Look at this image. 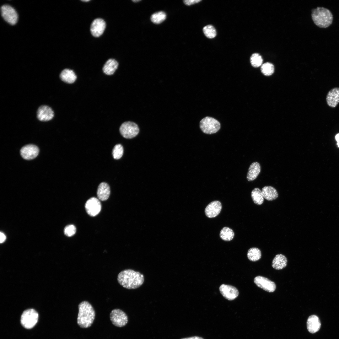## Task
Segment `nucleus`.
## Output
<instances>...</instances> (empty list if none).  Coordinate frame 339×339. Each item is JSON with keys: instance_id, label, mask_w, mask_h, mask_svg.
Masks as SVG:
<instances>
[{"instance_id": "1", "label": "nucleus", "mask_w": 339, "mask_h": 339, "mask_svg": "<svg viewBox=\"0 0 339 339\" xmlns=\"http://www.w3.org/2000/svg\"><path fill=\"white\" fill-rule=\"evenodd\" d=\"M118 283L124 288L128 289H134L139 288L144 281L143 275L138 272L132 269H126L118 274Z\"/></svg>"}, {"instance_id": "2", "label": "nucleus", "mask_w": 339, "mask_h": 339, "mask_svg": "<svg viewBox=\"0 0 339 339\" xmlns=\"http://www.w3.org/2000/svg\"><path fill=\"white\" fill-rule=\"evenodd\" d=\"M78 313L77 319L78 325L82 328L90 327L95 317V312L91 304L87 301H83L78 305Z\"/></svg>"}, {"instance_id": "33", "label": "nucleus", "mask_w": 339, "mask_h": 339, "mask_svg": "<svg viewBox=\"0 0 339 339\" xmlns=\"http://www.w3.org/2000/svg\"><path fill=\"white\" fill-rule=\"evenodd\" d=\"M200 0H186L183 1L184 3L187 5H190L201 2Z\"/></svg>"}, {"instance_id": "30", "label": "nucleus", "mask_w": 339, "mask_h": 339, "mask_svg": "<svg viewBox=\"0 0 339 339\" xmlns=\"http://www.w3.org/2000/svg\"><path fill=\"white\" fill-rule=\"evenodd\" d=\"M250 62L252 66L257 67L261 66L263 62L261 56L257 53L252 54L250 58Z\"/></svg>"}, {"instance_id": "7", "label": "nucleus", "mask_w": 339, "mask_h": 339, "mask_svg": "<svg viewBox=\"0 0 339 339\" xmlns=\"http://www.w3.org/2000/svg\"><path fill=\"white\" fill-rule=\"evenodd\" d=\"M110 317L112 324L117 327H123L126 325L128 322L127 315L124 311L119 309H114L112 310L110 314Z\"/></svg>"}, {"instance_id": "8", "label": "nucleus", "mask_w": 339, "mask_h": 339, "mask_svg": "<svg viewBox=\"0 0 339 339\" xmlns=\"http://www.w3.org/2000/svg\"><path fill=\"white\" fill-rule=\"evenodd\" d=\"M1 15L4 19L12 24H15L18 20V14L14 9L8 5H4L1 8Z\"/></svg>"}, {"instance_id": "5", "label": "nucleus", "mask_w": 339, "mask_h": 339, "mask_svg": "<svg viewBox=\"0 0 339 339\" xmlns=\"http://www.w3.org/2000/svg\"><path fill=\"white\" fill-rule=\"evenodd\" d=\"M200 127L204 133L211 134L215 133L218 131L220 128V124L215 119L207 116L201 121Z\"/></svg>"}, {"instance_id": "29", "label": "nucleus", "mask_w": 339, "mask_h": 339, "mask_svg": "<svg viewBox=\"0 0 339 339\" xmlns=\"http://www.w3.org/2000/svg\"><path fill=\"white\" fill-rule=\"evenodd\" d=\"M203 31L205 35L208 38H213L216 35V31L214 27L211 25H208L204 26Z\"/></svg>"}, {"instance_id": "24", "label": "nucleus", "mask_w": 339, "mask_h": 339, "mask_svg": "<svg viewBox=\"0 0 339 339\" xmlns=\"http://www.w3.org/2000/svg\"><path fill=\"white\" fill-rule=\"evenodd\" d=\"M251 196L254 203L257 205H261L263 202L264 198L261 191L259 188H256L252 190Z\"/></svg>"}, {"instance_id": "31", "label": "nucleus", "mask_w": 339, "mask_h": 339, "mask_svg": "<svg viewBox=\"0 0 339 339\" xmlns=\"http://www.w3.org/2000/svg\"><path fill=\"white\" fill-rule=\"evenodd\" d=\"M123 153V148L121 144H117L115 146L112 153L113 157L114 159H120L122 157Z\"/></svg>"}, {"instance_id": "25", "label": "nucleus", "mask_w": 339, "mask_h": 339, "mask_svg": "<svg viewBox=\"0 0 339 339\" xmlns=\"http://www.w3.org/2000/svg\"><path fill=\"white\" fill-rule=\"evenodd\" d=\"M220 237L223 240L230 241L232 239L234 236L233 231L228 227H224L221 230Z\"/></svg>"}, {"instance_id": "13", "label": "nucleus", "mask_w": 339, "mask_h": 339, "mask_svg": "<svg viewBox=\"0 0 339 339\" xmlns=\"http://www.w3.org/2000/svg\"><path fill=\"white\" fill-rule=\"evenodd\" d=\"M54 116V113L52 109L48 106L42 105L38 109L37 116L39 120L46 121L51 120Z\"/></svg>"}, {"instance_id": "22", "label": "nucleus", "mask_w": 339, "mask_h": 339, "mask_svg": "<svg viewBox=\"0 0 339 339\" xmlns=\"http://www.w3.org/2000/svg\"><path fill=\"white\" fill-rule=\"evenodd\" d=\"M118 63L115 59H110L105 63L103 67V72L106 75L113 74L118 68Z\"/></svg>"}, {"instance_id": "27", "label": "nucleus", "mask_w": 339, "mask_h": 339, "mask_svg": "<svg viewBox=\"0 0 339 339\" xmlns=\"http://www.w3.org/2000/svg\"><path fill=\"white\" fill-rule=\"evenodd\" d=\"M165 12L159 11L153 13L151 17V21L156 24H159L164 21L166 18Z\"/></svg>"}, {"instance_id": "20", "label": "nucleus", "mask_w": 339, "mask_h": 339, "mask_svg": "<svg viewBox=\"0 0 339 339\" xmlns=\"http://www.w3.org/2000/svg\"><path fill=\"white\" fill-rule=\"evenodd\" d=\"M261 171L260 164L257 162L252 163L250 166L247 175L249 181L255 180L258 176Z\"/></svg>"}, {"instance_id": "4", "label": "nucleus", "mask_w": 339, "mask_h": 339, "mask_svg": "<svg viewBox=\"0 0 339 339\" xmlns=\"http://www.w3.org/2000/svg\"><path fill=\"white\" fill-rule=\"evenodd\" d=\"M39 318L38 313L33 309H27L23 311L20 318L22 326L27 329H31L36 325Z\"/></svg>"}, {"instance_id": "37", "label": "nucleus", "mask_w": 339, "mask_h": 339, "mask_svg": "<svg viewBox=\"0 0 339 339\" xmlns=\"http://www.w3.org/2000/svg\"><path fill=\"white\" fill-rule=\"evenodd\" d=\"M132 1L133 2H138L139 1H140V0H132Z\"/></svg>"}, {"instance_id": "9", "label": "nucleus", "mask_w": 339, "mask_h": 339, "mask_svg": "<svg viewBox=\"0 0 339 339\" xmlns=\"http://www.w3.org/2000/svg\"><path fill=\"white\" fill-rule=\"evenodd\" d=\"M85 207L87 213L90 216L94 217L97 215L100 212L101 205L98 199L92 197L87 201Z\"/></svg>"}, {"instance_id": "17", "label": "nucleus", "mask_w": 339, "mask_h": 339, "mask_svg": "<svg viewBox=\"0 0 339 339\" xmlns=\"http://www.w3.org/2000/svg\"><path fill=\"white\" fill-rule=\"evenodd\" d=\"M321 326L319 317L315 315H312L308 317L307 321V327L310 333H314L318 331Z\"/></svg>"}, {"instance_id": "26", "label": "nucleus", "mask_w": 339, "mask_h": 339, "mask_svg": "<svg viewBox=\"0 0 339 339\" xmlns=\"http://www.w3.org/2000/svg\"><path fill=\"white\" fill-rule=\"evenodd\" d=\"M261 252L258 248L256 247L250 249L247 252V256L250 261H255L260 260L261 257Z\"/></svg>"}, {"instance_id": "32", "label": "nucleus", "mask_w": 339, "mask_h": 339, "mask_svg": "<svg viewBox=\"0 0 339 339\" xmlns=\"http://www.w3.org/2000/svg\"><path fill=\"white\" fill-rule=\"evenodd\" d=\"M76 232V228L73 224H70L66 226L64 229L65 234L68 237L73 235Z\"/></svg>"}, {"instance_id": "15", "label": "nucleus", "mask_w": 339, "mask_h": 339, "mask_svg": "<svg viewBox=\"0 0 339 339\" xmlns=\"http://www.w3.org/2000/svg\"><path fill=\"white\" fill-rule=\"evenodd\" d=\"M222 208L221 203L218 201H214L209 203L205 210L206 215L209 218H214L220 213Z\"/></svg>"}, {"instance_id": "10", "label": "nucleus", "mask_w": 339, "mask_h": 339, "mask_svg": "<svg viewBox=\"0 0 339 339\" xmlns=\"http://www.w3.org/2000/svg\"><path fill=\"white\" fill-rule=\"evenodd\" d=\"M254 282L259 287L271 293L274 291L276 288L275 283L267 278L261 276H257L254 279Z\"/></svg>"}, {"instance_id": "36", "label": "nucleus", "mask_w": 339, "mask_h": 339, "mask_svg": "<svg viewBox=\"0 0 339 339\" xmlns=\"http://www.w3.org/2000/svg\"><path fill=\"white\" fill-rule=\"evenodd\" d=\"M336 139L337 142H339V133L337 134L336 136Z\"/></svg>"}, {"instance_id": "6", "label": "nucleus", "mask_w": 339, "mask_h": 339, "mask_svg": "<svg viewBox=\"0 0 339 339\" xmlns=\"http://www.w3.org/2000/svg\"><path fill=\"white\" fill-rule=\"evenodd\" d=\"M119 131L124 137L131 139L135 137L138 134L139 129L138 125L135 123L127 121L124 122L121 125Z\"/></svg>"}, {"instance_id": "39", "label": "nucleus", "mask_w": 339, "mask_h": 339, "mask_svg": "<svg viewBox=\"0 0 339 339\" xmlns=\"http://www.w3.org/2000/svg\"><path fill=\"white\" fill-rule=\"evenodd\" d=\"M337 145H338V147H339V142H338Z\"/></svg>"}, {"instance_id": "28", "label": "nucleus", "mask_w": 339, "mask_h": 339, "mask_svg": "<svg viewBox=\"0 0 339 339\" xmlns=\"http://www.w3.org/2000/svg\"><path fill=\"white\" fill-rule=\"evenodd\" d=\"M273 65L270 62H266L262 65L261 67V72L266 76L272 75L274 72Z\"/></svg>"}, {"instance_id": "23", "label": "nucleus", "mask_w": 339, "mask_h": 339, "mask_svg": "<svg viewBox=\"0 0 339 339\" xmlns=\"http://www.w3.org/2000/svg\"><path fill=\"white\" fill-rule=\"evenodd\" d=\"M287 260L286 257L283 255H276L273 260L272 267L276 270H281L285 267L287 265Z\"/></svg>"}, {"instance_id": "16", "label": "nucleus", "mask_w": 339, "mask_h": 339, "mask_svg": "<svg viewBox=\"0 0 339 339\" xmlns=\"http://www.w3.org/2000/svg\"><path fill=\"white\" fill-rule=\"evenodd\" d=\"M326 99L329 106L331 108L336 107L339 103V88L335 87L329 91Z\"/></svg>"}, {"instance_id": "14", "label": "nucleus", "mask_w": 339, "mask_h": 339, "mask_svg": "<svg viewBox=\"0 0 339 339\" xmlns=\"http://www.w3.org/2000/svg\"><path fill=\"white\" fill-rule=\"evenodd\" d=\"M105 27L106 23L105 21L101 18H97L92 23L90 30L94 36L98 37L103 34Z\"/></svg>"}, {"instance_id": "12", "label": "nucleus", "mask_w": 339, "mask_h": 339, "mask_svg": "<svg viewBox=\"0 0 339 339\" xmlns=\"http://www.w3.org/2000/svg\"><path fill=\"white\" fill-rule=\"evenodd\" d=\"M219 289L223 297L229 300L235 299L239 295L238 289L231 285L223 284L220 286Z\"/></svg>"}, {"instance_id": "35", "label": "nucleus", "mask_w": 339, "mask_h": 339, "mask_svg": "<svg viewBox=\"0 0 339 339\" xmlns=\"http://www.w3.org/2000/svg\"><path fill=\"white\" fill-rule=\"evenodd\" d=\"M180 339H205L203 337L197 336H192L191 337L182 338Z\"/></svg>"}, {"instance_id": "3", "label": "nucleus", "mask_w": 339, "mask_h": 339, "mask_svg": "<svg viewBox=\"0 0 339 339\" xmlns=\"http://www.w3.org/2000/svg\"><path fill=\"white\" fill-rule=\"evenodd\" d=\"M311 17L314 23L318 27L326 28L332 23L333 16L331 11L323 7H317L312 10Z\"/></svg>"}, {"instance_id": "34", "label": "nucleus", "mask_w": 339, "mask_h": 339, "mask_svg": "<svg viewBox=\"0 0 339 339\" xmlns=\"http://www.w3.org/2000/svg\"><path fill=\"white\" fill-rule=\"evenodd\" d=\"M0 243H3V242H4L5 241V240L6 239V236L3 233H2L1 232H0Z\"/></svg>"}, {"instance_id": "11", "label": "nucleus", "mask_w": 339, "mask_h": 339, "mask_svg": "<svg viewBox=\"0 0 339 339\" xmlns=\"http://www.w3.org/2000/svg\"><path fill=\"white\" fill-rule=\"evenodd\" d=\"M38 147L33 144H28L23 147L20 150V154L26 160H31L36 158L39 153Z\"/></svg>"}, {"instance_id": "38", "label": "nucleus", "mask_w": 339, "mask_h": 339, "mask_svg": "<svg viewBox=\"0 0 339 339\" xmlns=\"http://www.w3.org/2000/svg\"><path fill=\"white\" fill-rule=\"evenodd\" d=\"M82 1H84V2H88V1H89V0H82Z\"/></svg>"}, {"instance_id": "21", "label": "nucleus", "mask_w": 339, "mask_h": 339, "mask_svg": "<svg viewBox=\"0 0 339 339\" xmlns=\"http://www.w3.org/2000/svg\"><path fill=\"white\" fill-rule=\"evenodd\" d=\"M261 192L264 198L268 201H272L276 199L278 196V194L276 190L271 186L264 187L262 189Z\"/></svg>"}, {"instance_id": "19", "label": "nucleus", "mask_w": 339, "mask_h": 339, "mask_svg": "<svg viewBox=\"0 0 339 339\" xmlns=\"http://www.w3.org/2000/svg\"><path fill=\"white\" fill-rule=\"evenodd\" d=\"M60 77L62 81L69 84L74 83L77 78L73 70L67 68L64 69L61 72Z\"/></svg>"}, {"instance_id": "18", "label": "nucleus", "mask_w": 339, "mask_h": 339, "mask_svg": "<svg viewBox=\"0 0 339 339\" xmlns=\"http://www.w3.org/2000/svg\"><path fill=\"white\" fill-rule=\"evenodd\" d=\"M110 194V187L109 185L104 182L99 185L97 190V197L99 200L104 201L109 197Z\"/></svg>"}]
</instances>
